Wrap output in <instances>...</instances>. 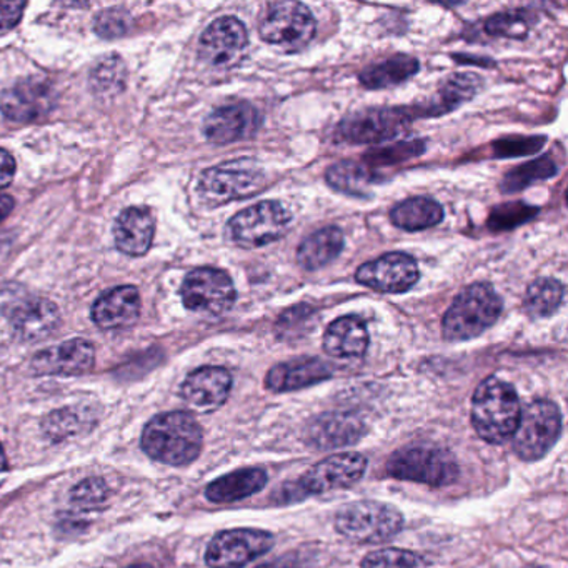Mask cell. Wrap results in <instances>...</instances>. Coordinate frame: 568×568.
<instances>
[{
    "mask_svg": "<svg viewBox=\"0 0 568 568\" xmlns=\"http://www.w3.org/2000/svg\"><path fill=\"white\" fill-rule=\"evenodd\" d=\"M202 428L187 412H167L145 425L142 449L152 460L165 465L192 463L202 450Z\"/></svg>",
    "mask_w": 568,
    "mask_h": 568,
    "instance_id": "1",
    "label": "cell"
},
{
    "mask_svg": "<svg viewBox=\"0 0 568 568\" xmlns=\"http://www.w3.org/2000/svg\"><path fill=\"white\" fill-rule=\"evenodd\" d=\"M520 407L516 389L506 380L488 377L472 399V424L485 442L500 443L512 439L519 427Z\"/></svg>",
    "mask_w": 568,
    "mask_h": 568,
    "instance_id": "2",
    "label": "cell"
},
{
    "mask_svg": "<svg viewBox=\"0 0 568 568\" xmlns=\"http://www.w3.org/2000/svg\"><path fill=\"white\" fill-rule=\"evenodd\" d=\"M502 298L487 282L463 288L443 316V339L450 342L471 341L490 329L502 313Z\"/></svg>",
    "mask_w": 568,
    "mask_h": 568,
    "instance_id": "3",
    "label": "cell"
},
{
    "mask_svg": "<svg viewBox=\"0 0 568 568\" xmlns=\"http://www.w3.org/2000/svg\"><path fill=\"white\" fill-rule=\"evenodd\" d=\"M265 187V174L252 158H234L205 170L199 180L200 200L209 208L249 199Z\"/></svg>",
    "mask_w": 568,
    "mask_h": 568,
    "instance_id": "4",
    "label": "cell"
},
{
    "mask_svg": "<svg viewBox=\"0 0 568 568\" xmlns=\"http://www.w3.org/2000/svg\"><path fill=\"white\" fill-rule=\"evenodd\" d=\"M404 526V517L395 507L376 500H360L342 507L335 516V529L357 544H380L395 537Z\"/></svg>",
    "mask_w": 568,
    "mask_h": 568,
    "instance_id": "5",
    "label": "cell"
},
{
    "mask_svg": "<svg viewBox=\"0 0 568 568\" xmlns=\"http://www.w3.org/2000/svg\"><path fill=\"white\" fill-rule=\"evenodd\" d=\"M259 32L267 44L294 54L312 43L317 22L306 4L287 0L267 5L260 17Z\"/></svg>",
    "mask_w": 568,
    "mask_h": 568,
    "instance_id": "6",
    "label": "cell"
},
{
    "mask_svg": "<svg viewBox=\"0 0 568 568\" xmlns=\"http://www.w3.org/2000/svg\"><path fill=\"white\" fill-rule=\"evenodd\" d=\"M387 472L399 481L446 487L459 477V465L452 453L439 447H405L392 453Z\"/></svg>",
    "mask_w": 568,
    "mask_h": 568,
    "instance_id": "7",
    "label": "cell"
},
{
    "mask_svg": "<svg viewBox=\"0 0 568 568\" xmlns=\"http://www.w3.org/2000/svg\"><path fill=\"white\" fill-rule=\"evenodd\" d=\"M414 119L407 107H372L345 117L335 129V141L344 144L372 145L392 141L405 132Z\"/></svg>",
    "mask_w": 568,
    "mask_h": 568,
    "instance_id": "8",
    "label": "cell"
},
{
    "mask_svg": "<svg viewBox=\"0 0 568 568\" xmlns=\"http://www.w3.org/2000/svg\"><path fill=\"white\" fill-rule=\"evenodd\" d=\"M561 431V412L551 400H535L520 414L513 434V450L526 462H535L551 452Z\"/></svg>",
    "mask_w": 568,
    "mask_h": 568,
    "instance_id": "9",
    "label": "cell"
},
{
    "mask_svg": "<svg viewBox=\"0 0 568 568\" xmlns=\"http://www.w3.org/2000/svg\"><path fill=\"white\" fill-rule=\"evenodd\" d=\"M367 459L362 453L345 452L330 455L329 459L316 463L304 477L284 485L288 492V500H303L309 495L347 488L364 477Z\"/></svg>",
    "mask_w": 568,
    "mask_h": 568,
    "instance_id": "10",
    "label": "cell"
},
{
    "mask_svg": "<svg viewBox=\"0 0 568 568\" xmlns=\"http://www.w3.org/2000/svg\"><path fill=\"white\" fill-rule=\"evenodd\" d=\"M291 224V212L275 200H265L244 209L228 222L232 242L242 249H257L281 239Z\"/></svg>",
    "mask_w": 568,
    "mask_h": 568,
    "instance_id": "11",
    "label": "cell"
},
{
    "mask_svg": "<svg viewBox=\"0 0 568 568\" xmlns=\"http://www.w3.org/2000/svg\"><path fill=\"white\" fill-rule=\"evenodd\" d=\"M182 303L190 312L224 316L236 304L237 292L227 272L212 267L196 269L184 281Z\"/></svg>",
    "mask_w": 568,
    "mask_h": 568,
    "instance_id": "12",
    "label": "cell"
},
{
    "mask_svg": "<svg viewBox=\"0 0 568 568\" xmlns=\"http://www.w3.org/2000/svg\"><path fill=\"white\" fill-rule=\"evenodd\" d=\"M274 544V535L265 530H224L209 544L205 564L211 568H244L271 551Z\"/></svg>",
    "mask_w": 568,
    "mask_h": 568,
    "instance_id": "13",
    "label": "cell"
},
{
    "mask_svg": "<svg viewBox=\"0 0 568 568\" xmlns=\"http://www.w3.org/2000/svg\"><path fill=\"white\" fill-rule=\"evenodd\" d=\"M249 47L246 25L237 17L225 15L212 22L200 37V59L215 69L239 66Z\"/></svg>",
    "mask_w": 568,
    "mask_h": 568,
    "instance_id": "14",
    "label": "cell"
},
{
    "mask_svg": "<svg viewBox=\"0 0 568 568\" xmlns=\"http://www.w3.org/2000/svg\"><path fill=\"white\" fill-rule=\"evenodd\" d=\"M358 284L383 294H404L411 291L418 279L417 262L414 257L402 252H390L372 262L364 263L355 274Z\"/></svg>",
    "mask_w": 568,
    "mask_h": 568,
    "instance_id": "15",
    "label": "cell"
},
{
    "mask_svg": "<svg viewBox=\"0 0 568 568\" xmlns=\"http://www.w3.org/2000/svg\"><path fill=\"white\" fill-rule=\"evenodd\" d=\"M56 107V91L39 78L25 79L12 85L0 98V110L15 122H34L49 116Z\"/></svg>",
    "mask_w": 568,
    "mask_h": 568,
    "instance_id": "16",
    "label": "cell"
},
{
    "mask_svg": "<svg viewBox=\"0 0 568 568\" xmlns=\"http://www.w3.org/2000/svg\"><path fill=\"white\" fill-rule=\"evenodd\" d=\"M260 126V116L249 103L228 104L209 114L204 133L215 145L232 144L252 138Z\"/></svg>",
    "mask_w": 568,
    "mask_h": 568,
    "instance_id": "17",
    "label": "cell"
},
{
    "mask_svg": "<svg viewBox=\"0 0 568 568\" xmlns=\"http://www.w3.org/2000/svg\"><path fill=\"white\" fill-rule=\"evenodd\" d=\"M94 364V345L84 339H74L39 352L32 360V370L39 376H82Z\"/></svg>",
    "mask_w": 568,
    "mask_h": 568,
    "instance_id": "18",
    "label": "cell"
},
{
    "mask_svg": "<svg viewBox=\"0 0 568 568\" xmlns=\"http://www.w3.org/2000/svg\"><path fill=\"white\" fill-rule=\"evenodd\" d=\"M232 389V376L222 367L193 370L182 383L180 395L192 411L212 412L225 404Z\"/></svg>",
    "mask_w": 568,
    "mask_h": 568,
    "instance_id": "19",
    "label": "cell"
},
{
    "mask_svg": "<svg viewBox=\"0 0 568 568\" xmlns=\"http://www.w3.org/2000/svg\"><path fill=\"white\" fill-rule=\"evenodd\" d=\"M332 372V365L322 358H295L272 367L267 374L265 387L275 393L294 392L330 379Z\"/></svg>",
    "mask_w": 568,
    "mask_h": 568,
    "instance_id": "20",
    "label": "cell"
},
{
    "mask_svg": "<svg viewBox=\"0 0 568 568\" xmlns=\"http://www.w3.org/2000/svg\"><path fill=\"white\" fill-rule=\"evenodd\" d=\"M9 319L12 330L21 341L37 342L49 338L59 327L60 313L56 304L47 298H28L24 303L15 304Z\"/></svg>",
    "mask_w": 568,
    "mask_h": 568,
    "instance_id": "21",
    "label": "cell"
},
{
    "mask_svg": "<svg viewBox=\"0 0 568 568\" xmlns=\"http://www.w3.org/2000/svg\"><path fill=\"white\" fill-rule=\"evenodd\" d=\"M141 316V295L132 285L113 288L95 300L92 320L100 329L114 330L132 326Z\"/></svg>",
    "mask_w": 568,
    "mask_h": 568,
    "instance_id": "22",
    "label": "cell"
},
{
    "mask_svg": "<svg viewBox=\"0 0 568 568\" xmlns=\"http://www.w3.org/2000/svg\"><path fill=\"white\" fill-rule=\"evenodd\" d=\"M154 234V215L145 208L126 209L114 225L117 249L130 257L144 256L151 249Z\"/></svg>",
    "mask_w": 568,
    "mask_h": 568,
    "instance_id": "23",
    "label": "cell"
},
{
    "mask_svg": "<svg viewBox=\"0 0 568 568\" xmlns=\"http://www.w3.org/2000/svg\"><path fill=\"white\" fill-rule=\"evenodd\" d=\"M369 330L364 320L345 316L333 320L323 335V351L335 358H357L369 348Z\"/></svg>",
    "mask_w": 568,
    "mask_h": 568,
    "instance_id": "24",
    "label": "cell"
},
{
    "mask_svg": "<svg viewBox=\"0 0 568 568\" xmlns=\"http://www.w3.org/2000/svg\"><path fill=\"white\" fill-rule=\"evenodd\" d=\"M364 430V424L355 415L332 412L320 415L310 424L309 440L320 450L339 449L358 442Z\"/></svg>",
    "mask_w": 568,
    "mask_h": 568,
    "instance_id": "25",
    "label": "cell"
},
{
    "mask_svg": "<svg viewBox=\"0 0 568 568\" xmlns=\"http://www.w3.org/2000/svg\"><path fill=\"white\" fill-rule=\"evenodd\" d=\"M267 481L269 477H267L265 471L259 466L240 469V471L232 472L209 484V487L205 488V497L215 504L239 502L262 490Z\"/></svg>",
    "mask_w": 568,
    "mask_h": 568,
    "instance_id": "26",
    "label": "cell"
},
{
    "mask_svg": "<svg viewBox=\"0 0 568 568\" xmlns=\"http://www.w3.org/2000/svg\"><path fill=\"white\" fill-rule=\"evenodd\" d=\"M345 240L339 227H323L303 240L297 249L298 265L306 271H317L341 256Z\"/></svg>",
    "mask_w": 568,
    "mask_h": 568,
    "instance_id": "27",
    "label": "cell"
},
{
    "mask_svg": "<svg viewBox=\"0 0 568 568\" xmlns=\"http://www.w3.org/2000/svg\"><path fill=\"white\" fill-rule=\"evenodd\" d=\"M421 71V63L407 54H397L382 62L372 63L360 72V84L370 91L404 84Z\"/></svg>",
    "mask_w": 568,
    "mask_h": 568,
    "instance_id": "28",
    "label": "cell"
},
{
    "mask_svg": "<svg viewBox=\"0 0 568 568\" xmlns=\"http://www.w3.org/2000/svg\"><path fill=\"white\" fill-rule=\"evenodd\" d=\"M481 88L482 78H478L477 74L466 72V74L450 75L440 87L439 95L430 104H427L418 113V116L437 117L450 113L462 104L469 103L471 98L478 94Z\"/></svg>",
    "mask_w": 568,
    "mask_h": 568,
    "instance_id": "29",
    "label": "cell"
},
{
    "mask_svg": "<svg viewBox=\"0 0 568 568\" xmlns=\"http://www.w3.org/2000/svg\"><path fill=\"white\" fill-rule=\"evenodd\" d=\"M390 221L402 230H425L443 221V208L430 197H412L390 211Z\"/></svg>",
    "mask_w": 568,
    "mask_h": 568,
    "instance_id": "30",
    "label": "cell"
},
{
    "mask_svg": "<svg viewBox=\"0 0 568 568\" xmlns=\"http://www.w3.org/2000/svg\"><path fill=\"white\" fill-rule=\"evenodd\" d=\"M327 182L339 192L365 197L369 193V187L380 182V179L367 165L354 161H342L327 170Z\"/></svg>",
    "mask_w": 568,
    "mask_h": 568,
    "instance_id": "31",
    "label": "cell"
},
{
    "mask_svg": "<svg viewBox=\"0 0 568 568\" xmlns=\"http://www.w3.org/2000/svg\"><path fill=\"white\" fill-rule=\"evenodd\" d=\"M564 285L557 279H537L523 295V309L530 319H545L560 307Z\"/></svg>",
    "mask_w": 568,
    "mask_h": 568,
    "instance_id": "32",
    "label": "cell"
},
{
    "mask_svg": "<svg viewBox=\"0 0 568 568\" xmlns=\"http://www.w3.org/2000/svg\"><path fill=\"white\" fill-rule=\"evenodd\" d=\"M558 165L554 161L552 154L544 155V157L535 158V161L526 162L520 165L517 169L510 170L506 179L500 184V189L504 193H516L532 184L544 182V180L552 179L557 176Z\"/></svg>",
    "mask_w": 568,
    "mask_h": 568,
    "instance_id": "33",
    "label": "cell"
},
{
    "mask_svg": "<svg viewBox=\"0 0 568 568\" xmlns=\"http://www.w3.org/2000/svg\"><path fill=\"white\" fill-rule=\"evenodd\" d=\"M537 17L529 9L498 12L485 22V32L492 37L522 40L529 36Z\"/></svg>",
    "mask_w": 568,
    "mask_h": 568,
    "instance_id": "34",
    "label": "cell"
},
{
    "mask_svg": "<svg viewBox=\"0 0 568 568\" xmlns=\"http://www.w3.org/2000/svg\"><path fill=\"white\" fill-rule=\"evenodd\" d=\"M126 63L120 57L110 56L98 60L91 72V87L97 95H117L126 87Z\"/></svg>",
    "mask_w": 568,
    "mask_h": 568,
    "instance_id": "35",
    "label": "cell"
},
{
    "mask_svg": "<svg viewBox=\"0 0 568 568\" xmlns=\"http://www.w3.org/2000/svg\"><path fill=\"white\" fill-rule=\"evenodd\" d=\"M85 422L87 421L82 417L81 412L74 411V409H60L44 421V434L50 442H63V440L81 436Z\"/></svg>",
    "mask_w": 568,
    "mask_h": 568,
    "instance_id": "36",
    "label": "cell"
},
{
    "mask_svg": "<svg viewBox=\"0 0 568 568\" xmlns=\"http://www.w3.org/2000/svg\"><path fill=\"white\" fill-rule=\"evenodd\" d=\"M424 557L402 548H383L372 552L362 560L360 568H418Z\"/></svg>",
    "mask_w": 568,
    "mask_h": 568,
    "instance_id": "37",
    "label": "cell"
},
{
    "mask_svg": "<svg viewBox=\"0 0 568 568\" xmlns=\"http://www.w3.org/2000/svg\"><path fill=\"white\" fill-rule=\"evenodd\" d=\"M425 144L421 141L402 142V144L393 145V147L380 149V151L370 152L364 155L365 161L362 164L367 167H389L397 162H405L412 157H418L424 154Z\"/></svg>",
    "mask_w": 568,
    "mask_h": 568,
    "instance_id": "38",
    "label": "cell"
},
{
    "mask_svg": "<svg viewBox=\"0 0 568 568\" xmlns=\"http://www.w3.org/2000/svg\"><path fill=\"white\" fill-rule=\"evenodd\" d=\"M109 498V485L100 477H88L75 485L71 492V500L78 509L92 510L103 506Z\"/></svg>",
    "mask_w": 568,
    "mask_h": 568,
    "instance_id": "39",
    "label": "cell"
},
{
    "mask_svg": "<svg viewBox=\"0 0 568 568\" xmlns=\"http://www.w3.org/2000/svg\"><path fill=\"white\" fill-rule=\"evenodd\" d=\"M95 32L104 39H117L126 36L132 27V17L129 12L120 8L107 9L95 17Z\"/></svg>",
    "mask_w": 568,
    "mask_h": 568,
    "instance_id": "40",
    "label": "cell"
},
{
    "mask_svg": "<svg viewBox=\"0 0 568 568\" xmlns=\"http://www.w3.org/2000/svg\"><path fill=\"white\" fill-rule=\"evenodd\" d=\"M537 209L530 208L525 204L500 205L492 212L488 227L492 230H507V228L517 227L529 221L530 217L537 214Z\"/></svg>",
    "mask_w": 568,
    "mask_h": 568,
    "instance_id": "41",
    "label": "cell"
},
{
    "mask_svg": "<svg viewBox=\"0 0 568 568\" xmlns=\"http://www.w3.org/2000/svg\"><path fill=\"white\" fill-rule=\"evenodd\" d=\"M547 142L545 138H512L495 144L497 157H522V155L535 154Z\"/></svg>",
    "mask_w": 568,
    "mask_h": 568,
    "instance_id": "42",
    "label": "cell"
},
{
    "mask_svg": "<svg viewBox=\"0 0 568 568\" xmlns=\"http://www.w3.org/2000/svg\"><path fill=\"white\" fill-rule=\"evenodd\" d=\"M25 2H0V31H11L21 22L24 14Z\"/></svg>",
    "mask_w": 568,
    "mask_h": 568,
    "instance_id": "43",
    "label": "cell"
},
{
    "mask_svg": "<svg viewBox=\"0 0 568 568\" xmlns=\"http://www.w3.org/2000/svg\"><path fill=\"white\" fill-rule=\"evenodd\" d=\"M15 176V161L8 151L0 149V189L12 182Z\"/></svg>",
    "mask_w": 568,
    "mask_h": 568,
    "instance_id": "44",
    "label": "cell"
},
{
    "mask_svg": "<svg viewBox=\"0 0 568 568\" xmlns=\"http://www.w3.org/2000/svg\"><path fill=\"white\" fill-rule=\"evenodd\" d=\"M14 209V200L11 196H0V222L4 221Z\"/></svg>",
    "mask_w": 568,
    "mask_h": 568,
    "instance_id": "45",
    "label": "cell"
},
{
    "mask_svg": "<svg viewBox=\"0 0 568 568\" xmlns=\"http://www.w3.org/2000/svg\"><path fill=\"white\" fill-rule=\"evenodd\" d=\"M5 471H8V459H5L4 449L0 446V477L5 474Z\"/></svg>",
    "mask_w": 568,
    "mask_h": 568,
    "instance_id": "46",
    "label": "cell"
},
{
    "mask_svg": "<svg viewBox=\"0 0 568 568\" xmlns=\"http://www.w3.org/2000/svg\"><path fill=\"white\" fill-rule=\"evenodd\" d=\"M127 568H152L151 565L147 564H139V565H130V567Z\"/></svg>",
    "mask_w": 568,
    "mask_h": 568,
    "instance_id": "47",
    "label": "cell"
}]
</instances>
